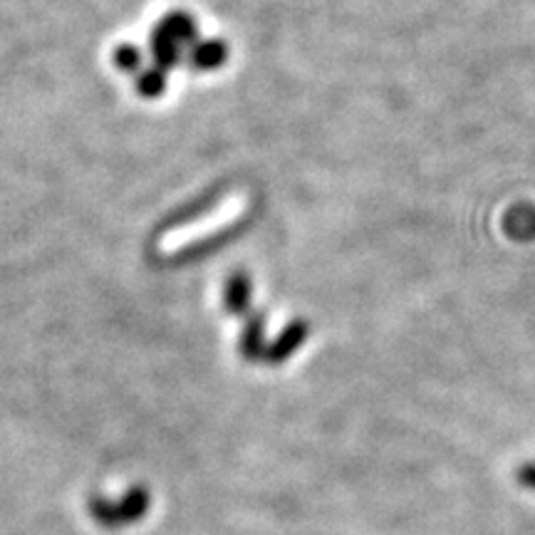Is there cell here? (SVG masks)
Returning a JSON list of instances; mask_svg holds the SVG:
<instances>
[{
	"mask_svg": "<svg viewBox=\"0 0 535 535\" xmlns=\"http://www.w3.org/2000/svg\"><path fill=\"white\" fill-rule=\"evenodd\" d=\"M144 80L147 82H142V92H147V95H157V92L164 90V77L157 75V72H149Z\"/></svg>",
	"mask_w": 535,
	"mask_h": 535,
	"instance_id": "obj_4",
	"label": "cell"
},
{
	"mask_svg": "<svg viewBox=\"0 0 535 535\" xmlns=\"http://www.w3.org/2000/svg\"><path fill=\"white\" fill-rule=\"evenodd\" d=\"M223 55H226V50H223V45H218V43L201 45V48L196 50V65H201V67L221 65V62H223Z\"/></svg>",
	"mask_w": 535,
	"mask_h": 535,
	"instance_id": "obj_3",
	"label": "cell"
},
{
	"mask_svg": "<svg viewBox=\"0 0 535 535\" xmlns=\"http://www.w3.org/2000/svg\"><path fill=\"white\" fill-rule=\"evenodd\" d=\"M228 308L231 310H243L246 308V300H248V280L243 278H233L231 285H228Z\"/></svg>",
	"mask_w": 535,
	"mask_h": 535,
	"instance_id": "obj_2",
	"label": "cell"
},
{
	"mask_svg": "<svg viewBox=\"0 0 535 535\" xmlns=\"http://www.w3.org/2000/svg\"><path fill=\"white\" fill-rule=\"evenodd\" d=\"M117 62L122 67H127V70H132L134 65H137V55H134V50L132 48H122L117 53Z\"/></svg>",
	"mask_w": 535,
	"mask_h": 535,
	"instance_id": "obj_6",
	"label": "cell"
},
{
	"mask_svg": "<svg viewBox=\"0 0 535 535\" xmlns=\"http://www.w3.org/2000/svg\"><path fill=\"white\" fill-rule=\"evenodd\" d=\"M305 337H308V325L305 322H295V325L288 327V332L283 335V340L278 342V357L275 360H285V357L290 355L293 350H298L300 345L305 342Z\"/></svg>",
	"mask_w": 535,
	"mask_h": 535,
	"instance_id": "obj_1",
	"label": "cell"
},
{
	"mask_svg": "<svg viewBox=\"0 0 535 535\" xmlns=\"http://www.w3.org/2000/svg\"><path fill=\"white\" fill-rule=\"evenodd\" d=\"M518 481L535 491V464H523L521 469H518Z\"/></svg>",
	"mask_w": 535,
	"mask_h": 535,
	"instance_id": "obj_5",
	"label": "cell"
}]
</instances>
